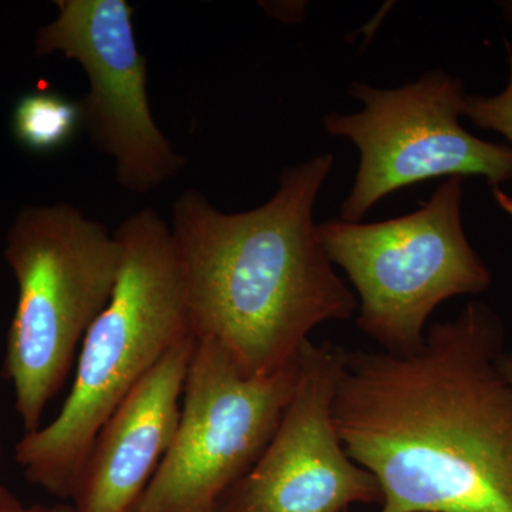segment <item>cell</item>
Wrapping results in <instances>:
<instances>
[{"label":"cell","mask_w":512,"mask_h":512,"mask_svg":"<svg viewBox=\"0 0 512 512\" xmlns=\"http://www.w3.org/2000/svg\"><path fill=\"white\" fill-rule=\"evenodd\" d=\"M59 15L36 35L39 56L76 60L89 79L80 99L83 130L114 161L123 190L148 194L177 177L184 157L151 113L147 62L127 0H57Z\"/></svg>","instance_id":"cell-8"},{"label":"cell","mask_w":512,"mask_h":512,"mask_svg":"<svg viewBox=\"0 0 512 512\" xmlns=\"http://www.w3.org/2000/svg\"><path fill=\"white\" fill-rule=\"evenodd\" d=\"M83 130L80 101L56 90L23 94L12 111V133L30 153L53 154L69 146Z\"/></svg>","instance_id":"cell-11"},{"label":"cell","mask_w":512,"mask_h":512,"mask_svg":"<svg viewBox=\"0 0 512 512\" xmlns=\"http://www.w3.org/2000/svg\"><path fill=\"white\" fill-rule=\"evenodd\" d=\"M0 512H55V510L53 507H43V505L28 507L9 488L0 484Z\"/></svg>","instance_id":"cell-13"},{"label":"cell","mask_w":512,"mask_h":512,"mask_svg":"<svg viewBox=\"0 0 512 512\" xmlns=\"http://www.w3.org/2000/svg\"><path fill=\"white\" fill-rule=\"evenodd\" d=\"M194 349L188 336L168 350L101 427L73 495L74 511L133 510L177 433Z\"/></svg>","instance_id":"cell-10"},{"label":"cell","mask_w":512,"mask_h":512,"mask_svg":"<svg viewBox=\"0 0 512 512\" xmlns=\"http://www.w3.org/2000/svg\"><path fill=\"white\" fill-rule=\"evenodd\" d=\"M510 74L503 92L494 96L466 94L464 97L463 117H467L474 126L483 130L495 131L507 140L512 148V50L508 46ZM495 200L512 217V198L504 191H494Z\"/></svg>","instance_id":"cell-12"},{"label":"cell","mask_w":512,"mask_h":512,"mask_svg":"<svg viewBox=\"0 0 512 512\" xmlns=\"http://www.w3.org/2000/svg\"><path fill=\"white\" fill-rule=\"evenodd\" d=\"M503 320L483 302L409 355L348 352L333 421L376 478L379 512H512V386Z\"/></svg>","instance_id":"cell-1"},{"label":"cell","mask_w":512,"mask_h":512,"mask_svg":"<svg viewBox=\"0 0 512 512\" xmlns=\"http://www.w3.org/2000/svg\"><path fill=\"white\" fill-rule=\"evenodd\" d=\"M464 178H447L419 210L380 222L318 224L323 249L356 291L357 328L384 352L409 355L424 345L437 306L478 295L493 275L463 227Z\"/></svg>","instance_id":"cell-5"},{"label":"cell","mask_w":512,"mask_h":512,"mask_svg":"<svg viewBox=\"0 0 512 512\" xmlns=\"http://www.w3.org/2000/svg\"><path fill=\"white\" fill-rule=\"evenodd\" d=\"M346 512H349V511H346Z\"/></svg>","instance_id":"cell-18"},{"label":"cell","mask_w":512,"mask_h":512,"mask_svg":"<svg viewBox=\"0 0 512 512\" xmlns=\"http://www.w3.org/2000/svg\"><path fill=\"white\" fill-rule=\"evenodd\" d=\"M501 370H503L504 376L507 377L508 382L512 386V353L505 352L501 357Z\"/></svg>","instance_id":"cell-14"},{"label":"cell","mask_w":512,"mask_h":512,"mask_svg":"<svg viewBox=\"0 0 512 512\" xmlns=\"http://www.w3.org/2000/svg\"><path fill=\"white\" fill-rule=\"evenodd\" d=\"M335 164L320 154L279 175L261 207L227 214L188 190L174 204V247L191 333L217 343L244 375L291 365L313 329L357 312L329 261L313 208Z\"/></svg>","instance_id":"cell-2"},{"label":"cell","mask_w":512,"mask_h":512,"mask_svg":"<svg viewBox=\"0 0 512 512\" xmlns=\"http://www.w3.org/2000/svg\"><path fill=\"white\" fill-rule=\"evenodd\" d=\"M298 379L299 356L274 375L247 376L217 343L195 339L177 433L131 512H215L261 458Z\"/></svg>","instance_id":"cell-7"},{"label":"cell","mask_w":512,"mask_h":512,"mask_svg":"<svg viewBox=\"0 0 512 512\" xmlns=\"http://www.w3.org/2000/svg\"><path fill=\"white\" fill-rule=\"evenodd\" d=\"M348 93L363 109L322 120L330 136L348 138L360 153L340 220L362 222L387 195L434 178L481 177L494 191L512 183V148L461 126L466 92L460 77L437 69L399 89L355 82Z\"/></svg>","instance_id":"cell-6"},{"label":"cell","mask_w":512,"mask_h":512,"mask_svg":"<svg viewBox=\"0 0 512 512\" xmlns=\"http://www.w3.org/2000/svg\"><path fill=\"white\" fill-rule=\"evenodd\" d=\"M498 5L503 10L504 19L512 23V0H504V2L498 3Z\"/></svg>","instance_id":"cell-15"},{"label":"cell","mask_w":512,"mask_h":512,"mask_svg":"<svg viewBox=\"0 0 512 512\" xmlns=\"http://www.w3.org/2000/svg\"><path fill=\"white\" fill-rule=\"evenodd\" d=\"M346 356L329 340L303 345L298 384L274 437L215 512H346L382 503L376 478L349 457L333 421Z\"/></svg>","instance_id":"cell-9"},{"label":"cell","mask_w":512,"mask_h":512,"mask_svg":"<svg viewBox=\"0 0 512 512\" xmlns=\"http://www.w3.org/2000/svg\"><path fill=\"white\" fill-rule=\"evenodd\" d=\"M114 235L119 275L84 335L72 390L56 419L15 447L30 483L70 501L101 427L165 353L192 336L170 225L148 207L121 222Z\"/></svg>","instance_id":"cell-3"},{"label":"cell","mask_w":512,"mask_h":512,"mask_svg":"<svg viewBox=\"0 0 512 512\" xmlns=\"http://www.w3.org/2000/svg\"><path fill=\"white\" fill-rule=\"evenodd\" d=\"M2 457H3V443H2V434H0V468H2Z\"/></svg>","instance_id":"cell-17"},{"label":"cell","mask_w":512,"mask_h":512,"mask_svg":"<svg viewBox=\"0 0 512 512\" xmlns=\"http://www.w3.org/2000/svg\"><path fill=\"white\" fill-rule=\"evenodd\" d=\"M53 510H55V512H76L72 504L56 505V507H53Z\"/></svg>","instance_id":"cell-16"},{"label":"cell","mask_w":512,"mask_h":512,"mask_svg":"<svg viewBox=\"0 0 512 512\" xmlns=\"http://www.w3.org/2000/svg\"><path fill=\"white\" fill-rule=\"evenodd\" d=\"M5 259L18 282V303L3 375L26 434L42 427L84 335L110 301L120 244L103 222L57 202L19 211L6 235Z\"/></svg>","instance_id":"cell-4"}]
</instances>
